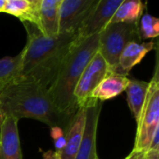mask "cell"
<instances>
[{"mask_svg": "<svg viewBox=\"0 0 159 159\" xmlns=\"http://www.w3.org/2000/svg\"><path fill=\"white\" fill-rule=\"evenodd\" d=\"M99 51V33L75 39L48 89L57 110L68 118L78 110L74 92L85 67Z\"/></svg>", "mask_w": 159, "mask_h": 159, "instance_id": "obj_3", "label": "cell"}, {"mask_svg": "<svg viewBox=\"0 0 159 159\" xmlns=\"http://www.w3.org/2000/svg\"><path fill=\"white\" fill-rule=\"evenodd\" d=\"M65 143H66L65 136H62V137H61V138H59V139L55 140V141H54V146H55V149H56L55 151H57V152H61V151L64 148Z\"/></svg>", "mask_w": 159, "mask_h": 159, "instance_id": "obj_22", "label": "cell"}, {"mask_svg": "<svg viewBox=\"0 0 159 159\" xmlns=\"http://www.w3.org/2000/svg\"><path fill=\"white\" fill-rule=\"evenodd\" d=\"M143 155L141 156V157H140V158H139V159H143Z\"/></svg>", "mask_w": 159, "mask_h": 159, "instance_id": "obj_27", "label": "cell"}, {"mask_svg": "<svg viewBox=\"0 0 159 159\" xmlns=\"http://www.w3.org/2000/svg\"><path fill=\"white\" fill-rule=\"evenodd\" d=\"M50 136L53 139V141L64 136V130L60 127H50Z\"/></svg>", "mask_w": 159, "mask_h": 159, "instance_id": "obj_21", "label": "cell"}, {"mask_svg": "<svg viewBox=\"0 0 159 159\" xmlns=\"http://www.w3.org/2000/svg\"><path fill=\"white\" fill-rule=\"evenodd\" d=\"M129 82V79L127 76L113 72L101 82V83L92 92L90 98H94L102 102L114 98L126 90Z\"/></svg>", "mask_w": 159, "mask_h": 159, "instance_id": "obj_13", "label": "cell"}, {"mask_svg": "<svg viewBox=\"0 0 159 159\" xmlns=\"http://www.w3.org/2000/svg\"><path fill=\"white\" fill-rule=\"evenodd\" d=\"M124 0H99L90 16L81 24L76 32V39H81L100 33Z\"/></svg>", "mask_w": 159, "mask_h": 159, "instance_id": "obj_9", "label": "cell"}, {"mask_svg": "<svg viewBox=\"0 0 159 159\" xmlns=\"http://www.w3.org/2000/svg\"><path fill=\"white\" fill-rule=\"evenodd\" d=\"M155 42H130L129 43L120 54L118 60V67L116 73L127 76L129 72L138 65L144 56L155 49Z\"/></svg>", "mask_w": 159, "mask_h": 159, "instance_id": "obj_12", "label": "cell"}, {"mask_svg": "<svg viewBox=\"0 0 159 159\" xmlns=\"http://www.w3.org/2000/svg\"><path fill=\"white\" fill-rule=\"evenodd\" d=\"M26 24L28 38L21 51L22 59L18 80L34 82L46 89L52 85L58 71L74 43L76 33H59L54 37L43 35Z\"/></svg>", "mask_w": 159, "mask_h": 159, "instance_id": "obj_1", "label": "cell"}, {"mask_svg": "<svg viewBox=\"0 0 159 159\" xmlns=\"http://www.w3.org/2000/svg\"><path fill=\"white\" fill-rule=\"evenodd\" d=\"M86 122V105L78 108L64 129L65 146L60 152L61 159H75L81 143Z\"/></svg>", "mask_w": 159, "mask_h": 159, "instance_id": "obj_10", "label": "cell"}, {"mask_svg": "<svg viewBox=\"0 0 159 159\" xmlns=\"http://www.w3.org/2000/svg\"><path fill=\"white\" fill-rule=\"evenodd\" d=\"M0 159H22L18 120L7 116L0 129Z\"/></svg>", "mask_w": 159, "mask_h": 159, "instance_id": "obj_11", "label": "cell"}, {"mask_svg": "<svg viewBox=\"0 0 159 159\" xmlns=\"http://www.w3.org/2000/svg\"><path fill=\"white\" fill-rule=\"evenodd\" d=\"M142 155H143L142 153H137L135 151H132L125 159H139Z\"/></svg>", "mask_w": 159, "mask_h": 159, "instance_id": "obj_24", "label": "cell"}, {"mask_svg": "<svg viewBox=\"0 0 159 159\" xmlns=\"http://www.w3.org/2000/svg\"><path fill=\"white\" fill-rule=\"evenodd\" d=\"M139 24V36L142 39L155 38L159 35V20L157 18L145 13L143 14L140 19Z\"/></svg>", "mask_w": 159, "mask_h": 159, "instance_id": "obj_18", "label": "cell"}, {"mask_svg": "<svg viewBox=\"0 0 159 159\" xmlns=\"http://www.w3.org/2000/svg\"><path fill=\"white\" fill-rule=\"evenodd\" d=\"M0 105L7 116L18 121L34 119L49 127H60L63 130L71 119L57 110L48 89L30 81L16 80L7 84L0 91Z\"/></svg>", "mask_w": 159, "mask_h": 159, "instance_id": "obj_2", "label": "cell"}, {"mask_svg": "<svg viewBox=\"0 0 159 159\" xmlns=\"http://www.w3.org/2000/svg\"><path fill=\"white\" fill-rule=\"evenodd\" d=\"M6 117H7V115H6L4 110L2 109V107H1V105H0V129H1V127H2V125H3V123H4Z\"/></svg>", "mask_w": 159, "mask_h": 159, "instance_id": "obj_25", "label": "cell"}, {"mask_svg": "<svg viewBox=\"0 0 159 159\" xmlns=\"http://www.w3.org/2000/svg\"><path fill=\"white\" fill-rule=\"evenodd\" d=\"M111 73H113V71L98 52L85 67L75 89L74 97L77 108L86 105L95 88Z\"/></svg>", "mask_w": 159, "mask_h": 159, "instance_id": "obj_6", "label": "cell"}, {"mask_svg": "<svg viewBox=\"0 0 159 159\" xmlns=\"http://www.w3.org/2000/svg\"><path fill=\"white\" fill-rule=\"evenodd\" d=\"M147 151H159V127L155 131Z\"/></svg>", "mask_w": 159, "mask_h": 159, "instance_id": "obj_19", "label": "cell"}, {"mask_svg": "<svg viewBox=\"0 0 159 159\" xmlns=\"http://www.w3.org/2000/svg\"><path fill=\"white\" fill-rule=\"evenodd\" d=\"M10 1H14V0H7V2H10Z\"/></svg>", "mask_w": 159, "mask_h": 159, "instance_id": "obj_28", "label": "cell"}, {"mask_svg": "<svg viewBox=\"0 0 159 159\" xmlns=\"http://www.w3.org/2000/svg\"><path fill=\"white\" fill-rule=\"evenodd\" d=\"M3 12L16 16L20 18L21 22H27L33 23L34 25L38 27L39 20L33 13L27 0H14V1L7 2Z\"/></svg>", "mask_w": 159, "mask_h": 159, "instance_id": "obj_17", "label": "cell"}, {"mask_svg": "<svg viewBox=\"0 0 159 159\" xmlns=\"http://www.w3.org/2000/svg\"><path fill=\"white\" fill-rule=\"evenodd\" d=\"M102 101L89 98L86 103V122L81 143L75 159H99L96 150V138Z\"/></svg>", "mask_w": 159, "mask_h": 159, "instance_id": "obj_8", "label": "cell"}, {"mask_svg": "<svg viewBox=\"0 0 159 159\" xmlns=\"http://www.w3.org/2000/svg\"><path fill=\"white\" fill-rule=\"evenodd\" d=\"M27 2L29 3L33 13L39 20V9H40V5H41L42 0H27Z\"/></svg>", "mask_w": 159, "mask_h": 159, "instance_id": "obj_20", "label": "cell"}, {"mask_svg": "<svg viewBox=\"0 0 159 159\" xmlns=\"http://www.w3.org/2000/svg\"><path fill=\"white\" fill-rule=\"evenodd\" d=\"M159 75L157 62L153 79L148 82V90L139 115L133 151L145 153L150 145L155 131L159 127Z\"/></svg>", "mask_w": 159, "mask_h": 159, "instance_id": "obj_5", "label": "cell"}, {"mask_svg": "<svg viewBox=\"0 0 159 159\" xmlns=\"http://www.w3.org/2000/svg\"><path fill=\"white\" fill-rule=\"evenodd\" d=\"M6 4H7V0H0V12H3Z\"/></svg>", "mask_w": 159, "mask_h": 159, "instance_id": "obj_26", "label": "cell"}, {"mask_svg": "<svg viewBox=\"0 0 159 159\" xmlns=\"http://www.w3.org/2000/svg\"><path fill=\"white\" fill-rule=\"evenodd\" d=\"M139 22L107 23L99 33V52L113 72L116 73L118 60L125 47L130 42H141Z\"/></svg>", "mask_w": 159, "mask_h": 159, "instance_id": "obj_4", "label": "cell"}, {"mask_svg": "<svg viewBox=\"0 0 159 159\" xmlns=\"http://www.w3.org/2000/svg\"><path fill=\"white\" fill-rule=\"evenodd\" d=\"M21 59V52L16 56H7L0 59V91L10 82L18 80Z\"/></svg>", "mask_w": 159, "mask_h": 159, "instance_id": "obj_16", "label": "cell"}, {"mask_svg": "<svg viewBox=\"0 0 159 159\" xmlns=\"http://www.w3.org/2000/svg\"><path fill=\"white\" fill-rule=\"evenodd\" d=\"M144 5L142 0H124L118 7L108 23L112 22H139Z\"/></svg>", "mask_w": 159, "mask_h": 159, "instance_id": "obj_15", "label": "cell"}, {"mask_svg": "<svg viewBox=\"0 0 159 159\" xmlns=\"http://www.w3.org/2000/svg\"><path fill=\"white\" fill-rule=\"evenodd\" d=\"M99 0H62L59 10V33H76Z\"/></svg>", "mask_w": 159, "mask_h": 159, "instance_id": "obj_7", "label": "cell"}, {"mask_svg": "<svg viewBox=\"0 0 159 159\" xmlns=\"http://www.w3.org/2000/svg\"><path fill=\"white\" fill-rule=\"evenodd\" d=\"M43 158L44 159H61L60 152L48 150L47 152L43 153Z\"/></svg>", "mask_w": 159, "mask_h": 159, "instance_id": "obj_23", "label": "cell"}, {"mask_svg": "<svg viewBox=\"0 0 159 159\" xmlns=\"http://www.w3.org/2000/svg\"><path fill=\"white\" fill-rule=\"evenodd\" d=\"M148 85L149 83L146 82L129 79V82L125 90V92L127 93L128 105L136 121L139 118L143 102L145 100Z\"/></svg>", "mask_w": 159, "mask_h": 159, "instance_id": "obj_14", "label": "cell"}]
</instances>
